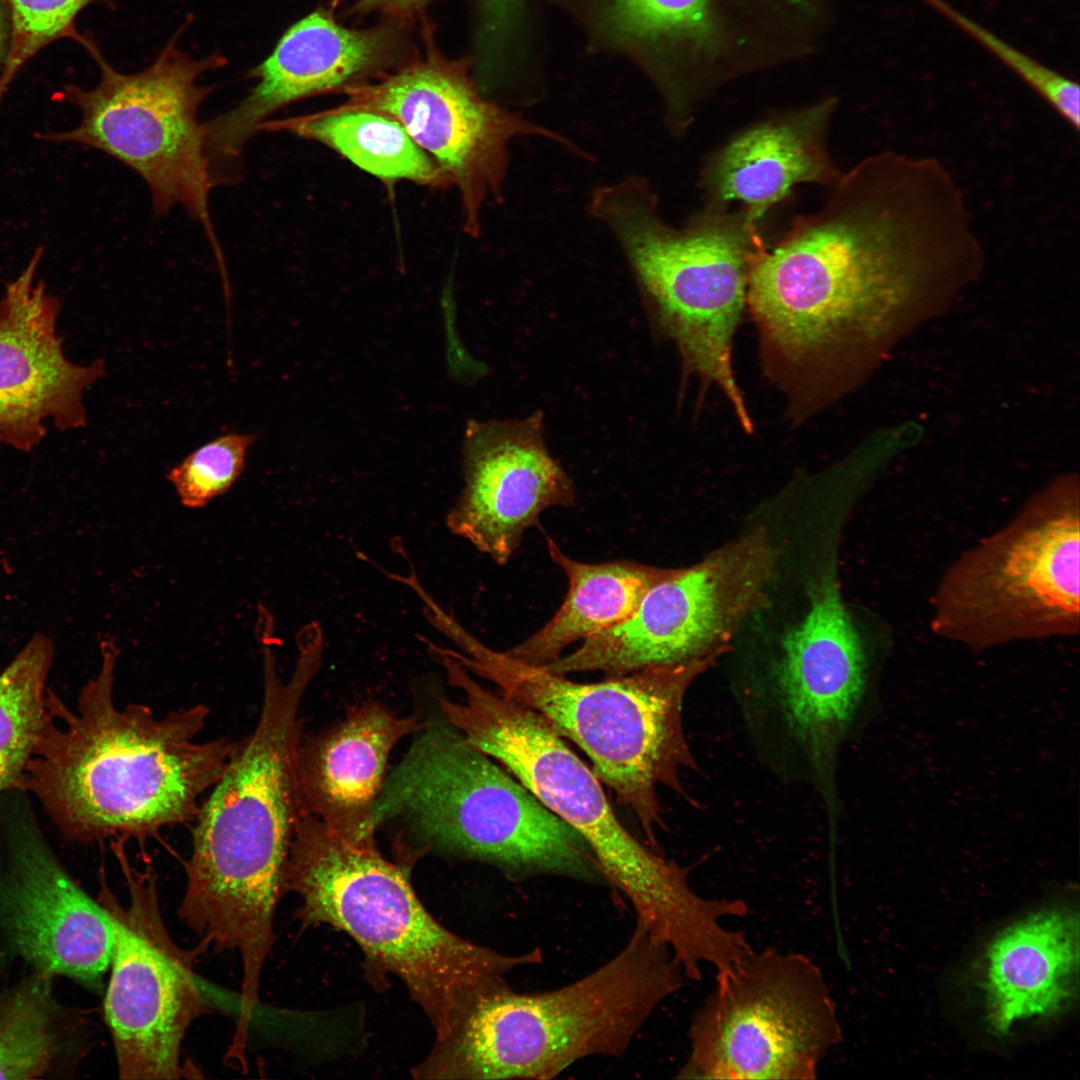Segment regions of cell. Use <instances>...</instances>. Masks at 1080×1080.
Returning a JSON list of instances; mask_svg holds the SVG:
<instances>
[{
	"label": "cell",
	"instance_id": "18",
	"mask_svg": "<svg viewBox=\"0 0 1080 1080\" xmlns=\"http://www.w3.org/2000/svg\"><path fill=\"white\" fill-rule=\"evenodd\" d=\"M463 467L464 487L447 526L500 565L541 512L575 500L572 480L547 449L539 411L522 419L469 423Z\"/></svg>",
	"mask_w": 1080,
	"mask_h": 1080
},
{
	"label": "cell",
	"instance_id": "31",
	"mask_svg": "<svg viewBox=\"0 0 1080 1080\" xmlns=\"http://www.w3.org/2000/svg\"><path fill=\"white\" fill-rule=\"evenodd\" d=\"M479 69L506 75L532 65L531 16L528 0H478Z\"/></svg>",
	"mask_w": 1080,
	"mask_h": 1080
},
{
	"label": "cell",
	"instance_id": "5",
	"mask_svg": "<svg viewBox=\"0 0 1080 1080\" xmlns=\"http://www.w3.org/2000/svg\"><path fill=\"white\" fill-rule=\"evenodd\" d=\"M373 824L397 829V861L435 853L479 861L512 881L607 884L588 844L461 732L432 721L386 775Z\"/></svg>",
	"mask_w": 1080,
	"mask_h": 1080
},
{
	"label": "cell",
	"instance_id": "9",
	"mask_svg": "<svg viewBox=\"0 0 1080 1080\" xmlns=\"http://www.w3.org/2000/svg\"><path fill=\"white\" fill-rule=\"evenodd\" d=\"M658 203L648 182L631 176L596 188L588 209L615 238L684 370L720 390L749 432L753 422L735 379L732 345L750 269L765 246L761 222L743 207L706 204L676 228L664 221Z\"/></svg>",
	"mask_w": 1080,
	"mask_h": 1080
},
{
	"label": "cell",
	"instance_id": "7",
	"mask_svg": "<svg viewBox=\"0 0 1080 1080\" xmlns=\"http://www.w3.org/2000/svg\"><path fill=\"white\" fill-rule=\"evenodd\" d=\"M439 630L462 651L443 648L447 655L495 684L500 694L540 714L559 736L586 753L594 774L632 812L656 850L657 834L666 828L659 788L694 803L680 778L684 770H700L684 733L683 702L693 681L718 658L577 683L493 650L453 616L443 618Z\"/></svg>",
	"mask_w": 1080,
	"mask_h": 1080
},
{
	"label": "cell",
	"instance_id": "15",
	"mask_svg": "<svg viewBox=\"0 0 1080 1080\" xmlns=\"http://www.w3.org/2000/svg\"><path fill=\"white\" fill-rule=\"evenodd\" d=\"M778 556L767 530L757 528L654 586L631 617L586 638L547 669L619 677L719 658L739 625L766 601Z\"/></svg>",
	"mask_w": 1080,
	"mask_h": 1080
},
{
	"label": "cell",
	"instance_id": "6",
	"mask_svg": "<svg viewBox=\"0 0 1080 1080\" xmlns=\"http://www.w3.org/2000/svg\"><path fill=\"white\" fill-rule=\"evenodd\" d=\"M286 884L300 897L297 917L303 923L344 931L370 970L405 984L436 1040L477 986L542 961L538 948L504 954L452 933L419 901L409 868L385 858L375 837L351 841L311 816L296 826Z\"/></svg>",
	"mask_w": 1080,
	"mask_h": 1080
},
{
	"label": "cell",
	"instance_id": "22",
	"mask_svg": "<svg viewBox=\"0 0 1080 1080\" xmlns=\"http://www.w3.org/2000/svg\"><path fill=\"white\" fill-rule=\"evenodd\" d=\"M836 107L829 97L744 130L705 165L701 184L706 204L742 203L757 221L794 186L834 187L843 175L827 149V130Z\"/></svg>",
	"mask_w": 1080,
	"mask_h": 1080
},
{
	"label": "cell",
	"instance_id": "27",
	"mask_svg": "<svg viewBox=\"0 0 1080 1080\" xmlns=\"http://www.w3.org/2000/svg\"><path fill=\"white\" fill-rule=\"evenodd\" d=\"M1004 589L1019 603L1073 614L1079 607V528L1072 517L1053 520L1015 543L1000 570Z\"/></svg>",
	"mask_w": 1080,
	"mask_h": 1080
},
{
	"label": "cell",
	"instance_id": "33",
	"mask_svg": "<svg viewBox=\"0 0 1080 1080\" xmlns=\"http://www.w3.org/2000/svg\"><path fill=\"white\" fill-rule=\"evenodd\" d=\"M426 1L427 0H363V3L368 7L409 11L422 6Z\"/></svg>",
	"mask_w": 1080,
	"mask_h": 1080
},
{
	"label": "cell",
	"instance_id": "25",
	"mask_svg": "<svg viewBox=\"0 0 1080 1080\" xmlns=\"http://www.w3.org/2000/svg\"><path fill=\"white\" fill-rule=\"evenodd\" d=\"M52 977L33 971L0 995V1079L48 1077L87 1052L85 1019L54 998Z\"/></svg>",
	"mask_w": 1080,
	"mask_h": 1080
},
{
	"label": "cell",
	"instance_id": "19",
	"mask_svg": "<svg viewBox=\"0 0 1080 1080\" xmlns=\"http://www.w3.org/2000/svg\"><path fill=\"white\" fill-rule=\"evenodd\" d=\"M38 247L0 300V442L28 451L45 424L59 430L86 425L85 390L104 374V361L70 362L56 329L60 304L35 282Z\"/></svg>",
	"mask_w": 1080,
	"mask_h": 1080
},
{
	"label": "cell",
	"instance_id": "30",
	"mask_svg": "<svg viewBox=\"0 0 1080 1080\" xmlns=\"http://www.w3.org/2000/svg\"><path fill=\"white\" fill-rule=\"evenodd\" d=\"M113 0H6L11 37L0 77V100L20 68L44 47L62 38L77 41L75 19L93 3Z\"/></svg>",
	"mask_w": 1080,
	"mask_h": 1080
},
{
	"label": "cell",
	"instance_id": "4",
	"mask_svg": "<svg viewBox=\"0 0 1080 1080\" xmlns=\"http://www.w3.org/2000/svg\"><path fill=\"white\" fill-rule=\"evenodd\" d=\"M671 951L638 921L622 949L556 989L519 992L505 976L477 986L418 1079H551L592 1056L619 1057L683 985Z\"/></svg>",
	"mask_w": 1080,
	"mask_h": 1080
},
{
	"label": "cell",
	"instance_id": "20",
	"mask_svg": "<svg viewBox=\"0 0 1080 1080\" xmlns=\"http://www.w3.org/2000/svg\"><path fill=\"white\" fill-rule=\"evenodd\" d=\"M384 28L348 29L317 10L294 23L273 52L248 73L256 83L230 110L204 122L213 170L231 165L260 126L301 99L343 90L378 70L392 51Z\"/></svg>",
	"mask_w": 1080,
	"mask_h": 1080
},
{
	"label": "cell",
	"instance_id": "3",
	"mask_svg": "<svg viewBox=\"0 0 1080 1080\" xmlns=\"http://www.w3.org/2000/svg\"><path fill=\"white\" fill-rule=\"evenodd\" d=\"M263 695L253 731L236 745L219 780L200 804L185 863L179 918L198 949L239 952L241 991H259L274 943V914L287 890L291 842L301 818L296 753L299 709L321 664V649L301 644L287 681L263 644Z\"/></svg>",
	"mask_w": 1080,
	"mask_h": 1080
},
{
	"label": "cell",
	"instance_id": "12",
	"mask_svg": "<svg viewBox=\"0 0 1080 1080\" xmlns=\"http://www.w3.org/2000/svg\"><path fill=\"white\" fill-rule=\"evenodd\" d=\"M582 26L590 45L622 56L660 93L681 134L714 90L764 68L793 0H551Z\"/></svg>",
	"mask_w": 1080,
	"mask_h": 1080
},
{
	"label": "cell",
	"instance_id": "11",
	"mask_svg": "<svg viewBox=\"0 0 1080 1080\" xmlns=\"http://www.w3.org/2000/svg\"><path fill=\"white\" fill-rule=\"evenodd\" d=\"M182 31L166 43L156 60L136 73L111 66L89 35L78 40L100 70L98 84L64 87L62 96L81 112L68 131L39 134L42 140L72 142L99 149L134 170L147 184L156 215L183 207L199 222L222 275L223 255L211 219L209 198L218 183L206 150L201 104L214 86L200 85L207 71L227 64L217 52L194 58L178 47Z\"/></svg>",
	"mask_w": 1080,
	"mask_h": 1080
},
{
	"label": "cell",
	"instance_id": "1",
	"mask_svg": "<svg viewBox=\"0 0 1080 1080\" xmlns=\"http://www.w3.org/2000/svg\"><path fill=\"white\" fill-rule=\"evenodd\" d=\"M749 273L766 369L801 394L832 392L855 334L931 279L970 275L985 253L965 196L937 158L887 150L843 173Z\"/></svg>",
	"mask_w": 1080,
	"mask_h": 1080
},
{
	"label": "cell",
	"instance_id": "8",
	"mask_svg": "<svg viewBox=\"0 0 1080 1080\" xmlns=\"http://www.w3.org/2000/svg\"><path fill=\"white\" fill-rule=\"evenodd\" d=\"M463 702L439 697L444 719L578 832L607 882L630 902L651 937L682 954L703 943L720 915L717 899L695 893L688 870L640 843L621 823L600 780L537 712L442 663Z\"/></svg>",
	"mask_w": 1080,
	"mask_h": 1080
},
{
	"label": "cell",
	"instance_id": "10",
	"mask_svg": "<svg viewBox=\"0 0 1080 1080\" xmlns=\"http://www.w3.org/2000/svg\"><path fill=\"white\" fill-rule=\"evenodd\" d=\"M866 683L863 650L829 567L778 653L734 688L758 760L780 781L820 797L830 835L839 808V756L863 707Z\"/></svg>",
	"mask_w": 1080,
	"mask_h": 1080
},
{
	"label": "cell",
	"instance_id": "21",
	"mask_svg": "<svg viewBox=\"0 0 1080 1080\" xmlns=\"http://www.w3.org/2000/svg\"><path fill=\"white\" fill-rule=\"evenodd\" d=\"M426 725L366 702L321 733L300 739L296 786L301 817L319 819L351 841L375 837L373 814L387 775L390 753Z\"/></svg>",
	"mask_w": 1080,
	"mask_h": 1080
},
{
	"label": "cell",
	"instance_id": "29",
	"mask_svg": "<svg viewBox=\"0 0 1080 1080\" xmlns=\"http://www.w3.org/2000/svg\"><path fill=\"white\" fill-rule=\"evenodd\" d=\"M255 441L251 433L221 434L173 466L167 478L182 505L202 508L225 494L242 474Z\"/></svg>",
	"mask_w": 1080,
	"mask_h": 1080
},
{
	"label": "cell",
	"instance_id": "13",
	"mask_svg": "<svg viewBox=\"0 0 1080 1080\" xmlns=\"http://www.w3.org/2000/svg\"><path fill=\"white\" fill-rule=\"evenodd\" d=\"M836 1003L820 967L798 952L752 951L716 972L690 1023L689 1079H815L841 1041Z\"/></svg>",
	"mask_w": 1080,
	"mask_h": 1080
},
{
	"label": "cell",
	"instance_id": "26",
	"mask_svg": "<svg viewBox=\"0 0 1080 1080\" xmlns=\"http://www.w3.org/2000/svg\"><path fill=\"white\" fill-rule=\"evenodd\" d=\"M259 131H286L323 144L384 182L407 180L444 188L449 182L436 164L391 117L367 110H340L267 120Z\"/></svg>",
	"mask_w": 1080,
	"mask_h": 1080
},
{
	"label": "cell",
	"instance_id": "16",
	"mask_svg": "<svg viewBox=\"0 0 1080 1080\" xmlns=\"http://www.w3.org/2000/svg\"><path fill=\"white\" fill-rule=\"evenodd\" d=\"M341 91L348 100L337 109L393 118L436 162L459 193L464 231L472 237L480 233L484 204L500 195L512 140L539 136L583 155L561 134L484 98L463 65L433 55Z\"/></svg>",
	"mask_w": 1080,
	"mask_h": 1080
},
{
	"label": "cell",
	"instance_id": "24",
	"mask_svg": "<svg viewBox=\"0 0 1080 1080\" xmlns=\"http://www.w3.org/2000/svg\"><path fill=\"white\" fill-rule=\"evenodd\" d=\"M551 559L565 572L569 589L555 615L537 632L504 651L525 664L544 666L566 647L627 620L645 595L680 569L634 561L583 563L566 555L547 538Z\"/></svg>",
	"mask_w": 1080,
	"mask_h": 1080
},
{
	"label": "cell",
	"instance_id": "14",
	"mask_svg": "<svg viewBox=\"0 0 1080 1080\" xmlns=\"http://www.w3.org/2000/svg\"><path fill=\"white\" fill-rule=\"evenodd\" d=\"M112 844L128 891L123 904L101 872L98 901L113 927L111 975L104 998L121 1079H180L181 1047L190 1025L214 1011L194 971L197 947L171 937L160 908L157 874L131 865L124 840Z\"/></svg>",
	"mask_w": 1080,
	"mask_h": 1080
},
{
	"label": "cell",
	"instance_id": "17",
	"mask_svg": "<svg viewBox=\"0 0 1080 1080\" xmlns=\"http://www.w3.org/2000/svg\"><path fill=\"white\" fill-rule=\"evenodd\" d=\"M113 942L105 908L70 877L33 825H21L0 873L2 954L101 992Z\"/></svg>",
	"mask_w": 1080,
	"mask_h": 1080
},
{
	"label": "cell",
	"instance_id": "2",
	"mask_svg": "<svg viewBox=\"0 0 1080 1080\" xmlns=\"http://www.w3.org/2000/svg\"><path fill=\"white\" fill-rule=\"evenodd\" d=\"M98 674L75 709L47 690L44 720L20 786L79 843L108 837L140 842L194 821L201 796L219 780L236 745L200 742L209 708L195 704L162 717L145 704L114 700L118 649L100 643Z\"/></svg>",
	"mask_w": 1080,
	"mask_h": 1080
},
{
	"label": "cell",
	"instance_id": "23",
	"mask_svg": "<svg viewBox=\"0 0 1080 1080\" xmlns=\"http://www.w3.org/2000/svg\"><path fill=\"white\" fill-rule=\"evenodd\" d=\"M1079 917L1053 906L1002 930L989 944L981 980L987 1023L1007 1035L1018 1023L1063 1010L1076 994Z\"/></svg>",
	"mask_w": 1080,
	"mask_h": 1080
},
{
	"label": "cell",
	"instance_id": "32",
	"mask_svg": "<svg viewBox=\"0 0 1080 1080\" xmlns=\"http://www.w3.org/2000/svg\"><path fill=\"white\" fill-rule=\"evenodd\" d=\"M11 37V22L6 0H0V65H4Z\"/></svg>",
	"mask_w": 1080,
	"mask_h": 1080
},
{
	"label": "cell",
	"instance_id": "28",
	"mask_svg": "<svg viewBox=\"0 0 1080 1080\" xmlns=\"http://www.w3.org/2000/svg\"><path fill=\"white\" fill-rule=\"evenodd\" d=\"M53 645L36 634L0 675V796L20 789L46 707Z\"/></svg>",
	"mask_w": 1080,
	"mask_h": 1080
}]
</instances>
